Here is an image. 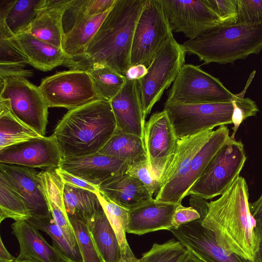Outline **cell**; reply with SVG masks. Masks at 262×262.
I'll return each mask as SVG.
<instances>
[{
	"mask_svg": "<svg viewBox=\"0 0 262 262\" xmlns=\"http://www.w3.org/2000/svg\"><path fill=\"white\" fill-rule=\"evenodd\" d=\"M146 0H116L98 31L80 56L63 65L87 71L108 67L125 77L130 67L134 31Z\"/></svg>",
	"mask_w": 262,
	"mask_h": 262,
	"instance_id": "cell-1",
	"label": "cell"
},
{
	"mask_svg": "<svg viewBox=\"0 0 262 262\" xmlns=\"http://www.w3.org/2000/svg\"><path fill=\"white\" fill-rule=\"evenodd\" d=\"M248 199L247 182L239 176L220 198L207 202L202 224L225 250L254 260L259 237Z\"/></svg>",
	"mask_w": 262,
	"mask_h": 262,
	"instance_id": "cell-2",
	"label": "cell"
},
{
	"mask_svg": "<svg viewBox=\"0 0 262 262\" xmlns=\"http://www.w3.org/2000/svg\"><path fill=\"white\" fill-rule=\"evenodd\" d=\"M116 128L110 102L100 99L69 111L52 136L63 158L80 157L98 152Z\"/></svg>",
	"mask_w": 262,
	"mask_h": 262,
	"instance_id": "cell-3",
	"label": "cell"
},
{
	"mask_svg": "<svg viewBox=\"0 0 262 262\" xmlns=\"http://www.w3.org/2000/svg\"><path fill=\"white\" fill-rule=\"evenodd\" d=\"M182 45L186 53L196 55L204 64L233 63L262 51V23L220 24Z\"/></svg>",
	"mask_w": 262,
	"mask_h": 262,
	"instance_id": "cell-4",
	"label": "cell"
},
{
	"mask_svg": "<svg viewBox=\"0 0 262 262\" xmlns=\"http://www.w3.org/2000/svg\"><path fill=\"white\" fill-rule=\"evenodd\" d=\"M186 54L183 45L172 35L156 53L147 68V74L138 80L145 118L173 82L185 64Z\"/></svg>",
	"mask_w": 262,
	"mask_h": 262,
	"instance_id": "cell-5",
	"label": "cell"
},
{
	"mask_svg": "<svg viewBox=\"0 0 262 262\" xmlns=\"http://www.w3.org/2000/svg\"><path fill=\"white\" fill-rule=\"evenodd\" d=\"M246 160L243 143L230 137L210 162L188 195L206 200L222 195L239 177Z\"/></svg>",
	"mask_w": 262,
	"mask_h": 262,
	"instance_id": "cell-6",
	"label": "cell"
},
{
	"mask_svg": "<svg viewBox=\"0 0 262 262\" xmlns=\"http://www.w3.org/2000/svg\"><path fill=\"white\" fill-rule=\"evenodd\" d=\"M0 101L20 121L45 137L49 106L38 86L24 78H0Z\"/></svg>",
	"mask_w": 262,
	"mask_h": 262,
	"instance_id": "cell-7",
	"label": "cell"
},
{
	"mask_svg": "<svg viewBox=\"0 0 262 262\" xmlns=\"http://www.w3.org/2000/svg\"><path fill=\"white\" fill-rule=\"evenodd\" d=\"M167 94L164 104L230 102L237 97L218 78L191 64L183 65Z\"/></svg>",
	"mask_w": 262,
	"mask_h": 262,
	"instance_id": "cell-8",
	"label": "cell"
},
{
	"mask_svg": "<svg viewBox=\"0 0 262 262\" xmlns=\"http://www.w3.org/2000/svg\"><path fill=\"white\" fill-rule=\"evenodd\" d=\"M173 35L161 0H146L136 25L130 54V66L148 67L156 53Z\"/></svg>",
	"mask_w": 262,
	"mask_h": 262,
	"instance_id": "cell-9",
	"label": "cell"
},
{
	"mask_svg": "<svg viewBox=\"0 0 262 262\" xmlns=\"http://www.w3.org/2000/svg\"><path fill=\"white\" fill-rule=\"evenodd\" d=\"M49 107L72 110L101 99L88 72L75 69L43 79L38 86Z\"/></svg>",
	"mask_w": 262,
	"mask_h": 262,
	"instance_id": "cell-10",
	"label": "cell"
},
{
	"mask_svg": "<svg viewBox=\"0 0 262 262\" xmlns=\"http://www.w3.org/2000/svg\"><path fill=\"white\" fill-rule=\"evenodd\" d=\"M177 138L216 126L232 124L233 101L200 104H164Z\"/></svg>",
	"mask_w": 262,
	"mask_h": 262,
	"instance_id": "cell-11",
	"label": "cell"
},
{
	"mask_svg": "<svg viewBox=\"0 0 262 262\" xmlns=\"http://www.w3.org/2000/svg\"><path fill=\"white\" fill-rule=\"evenodd\" d=\"M213 132V129H208L178 140L172 158L160 179V188L155 199L156 201L181 204L179 199L180 191L191 162Z\"/></svg>",
	"mask_w": 262,
	"mask_h": 262,
	"instance_id": "cell-12",
	"label": "cell"
},
{
	"mask_svg": "<svg viewBox=\"0 0 262 262\" xmlns=\"http://www.w3.org/2000/svg\"><path fill=\"white\" fill-rule=\"evenodd\" d=\"M178 140L164 109L152 114L145 122L143 141L148 164L152 174L159 183L174 155Z\"/></svg>",
	"mask_w": 262,
	"mask_h": 262,
	"instance_id": "cell-13",
	"label": "cell"
},
{
	"mask_svg": "<svg viewBox=\"0 0 262 262\" xmlns=\"http://www.w3.org/2000/svg\"><path fill=\"white\" fill-rule=\"evenodd\" d=\"M203 218L201 216L169 231L190 253L203 262H255L223 249L213 233L202 225Z\"/></svg>",
	"mask_w": 262,
	"mask_h": 262,
	"instance_id": "cell-14",
	"label": "cell"
},
{
	"mask_svg": "<svg viewBox=\"0 0 262 262\" xmlns=\"http://www.w3.org/2000/svg\"><path fill=\"white\" fill-rule=\"evenodd\" d=\"M62 158L52 135L32 139L0 150V163L45 170L58 168Z\"/></svg>",
	"mask_w": 262,
	"mask_h": 262,
	"instance_id": "cell-15",
	"label": "cell"
},
{
	"mask_svg": "<svg viewBox=\"0 0 262 262\" xmlns=\"http://www.w3.org/2000/svg\"><path fill=\"white\" fill-rule=\"evenodd\" d=\"M172 32L193 38L208 28L222 24L205 0H161Z\"/></svg>",
	"mask_w": 262,
	"mask_h": 262,
	"instance_id": "cell-16",
	"label": "cell"
},
{
	"mask_svg": "<svg viewBox=\"0 0 262 262\" xmlns=\"http://www.w3.org/2000/svg\"><path fill=\"white\" fill-rule=\"evenodd\" d=\"M59 167L99 188L107 180L126 173L129 164L125 160L97 152L63 157Z\"/></svg>",
	"mask_w": 262,
	"mask_h": 262,
	"instance_id": "cell-17",
	"label": "cell"
},
{
	"mask_svg": "<svg viewBox=\"0 0 262 262\" xmlns=\"http://www.w3.org/2000/svg\"><path fill=\"white\" fill-rule=\"evenodd\" d=\"M0 173L19 194L30 216L51 213L40 171L24 166L0 163Z\"/></svg>",
	"mask_w": 262,
	"mask_h": 262,
	"instance_id": "cell-18",
	"label": "cell"
},
{
	"mask_svg": "<svg viewBox=\"0 0 262 262\" xmlns=\"http://www.w3.org/2000/svg\"><path fill=\"white\" fill-rule=\"evenodd\" d=\"M118 130L143 140L145 117L142 107L138 80L127 79L110 101Z\"/></svg>",
	"mask_w": 262,
	"mask_h": 262,
	"instance_id": "cell-19",
	"label": "cell"
},
{
	"mask_svg": "<svg viewBox=\"0 0 262 262\" xmlns=\"http://www.w3.org/2000/svg\"><path fill=\"white\" fill-rule=\"evenodd\" d=\"M72 0H45L31 22L28 32L36 38L61 49L64 36L63 16Z\"/></svg>",
	"mask_w": 262,
	"mask_h": 262,
	"instance_id": "cell-20",
	"label": "cell"
},
{
	"mask_svg": "<svg viewBox=\"0 0 262 262\" xmlns=\"http://www.w3.org/2000/svg\"><path fill=\"white\" fill-rule=\"evenodd\" d=\"M12 233L19 245L18 259H34L39 262H69L53 246L26 221L15 222L11 225Z\"/></svg>",
	"mask_w": 262,
	"mask_h": 262,
	"instance_id": "cell-21",
	"label": "cell"
},
{
	"mask_svg": "<svg viewBox=\"0 0 262 262\" xmlns=\"http://www.w3.org/2000/svg\"><path fill=\"white\" fill-rule=\"evenodd\" d=\"M99 191L128 211L155 200L142 182L127 173L105 181L99 186Z\"/></svg>",
	"mask_w": 262,
	"mask_h": 262,
	"instance_id": "cell-22",
	"label": "cell"
},
{
	"mask_svg": "<svg viewBox=\"0 0 262 262\" xmlns=\"http://www.w3.org/2000/svg\"><path fill=\"white\" fill-rule=\"evenodd\" d=\"M179 204L155 200L129 211L127 232L141 235L159 230H170L172 217Z\"/></svg>",
	"mask_w": 262,
	"mask_h": 262,
	"instance_id": "cell-23",
	"label": "cell"
},
{
	"mask_svg": "<svg viewBox=\"0 0 262 262\" xmlns=\"http://www.w3.org/2000/svg\"><path fill=\"white\" fill-rule=\"evenodd\" d=\"M15 38L29 64L35 69L45 72L63 65L67 56L62 49L36 38L29 32L19 34Z\"/></svg>",
	"mask_w": 262,
	"mask_h": 262,
	"instance_id": "cell-24",
	"label": "cell"
},
{
	"mask_svg": "<svg viewBox=\"0 0 262 262\" xmlns=\"http://www.w3.org/2000/svg\"><path fill=\"white\" fill-rule=\"evenodd\" d=\"M230 138L229 129L226 125H222L214 130L208 140L194 156L179 194L181 202L187 195L190 188L202 176L208 165Z\"/></svg>",
	"mask_w": 262,
	"mask_h": 262,
	"instance_id": "cell-25",
	"label": "cell"
},
{
	"mask_svg": "<svg viewBox=\"0 0 262 262\" xmlns=\"http://www.w3.org/2000/svg\"><path fill=\"white\" fill-rule=\"evenodd\" d=\"M111 10L80 19L64 33L61 49L67 56L65 61L83 54L86 46L96 34Z\"/></svg>",
	"mask_w": 262,
	"mask_h": 262,
	"instance_id": "cell-26",
	"label": "cell"
},
{
	"mask_svg": "<svg viewBox=\"0 0 262 262\" xmlns=\"http://www.w3.org/2000/svg\"><path fill=\"white\" fill-rule=\"evenodd\" d=\"M45 0H0V21L16 36L28 32Z\"/></svg>",
	"mask_w": 262,
	"mask_h": 262,
	"instance_id": "cell-27",
	"label": "cell"
},
{
	"mask_svg": "<svg viewBox=\"0 0 262 262\" xmlns=\"http://www.w3.org/2000/svg\"><path fill=\"white\" fill-rule=\"evenodd\" d=\"M86 224L103 262H118L121 257L120 248L103 209Z\"/></svg>",
	"mask_w": 262,
	"mask_h": 262,
	"instance_id": "cell-28",
	"label": "cell"
},
{
	"mask_svg": "<svg viewBox=\"0 0 262 262\" xmlns=\"http://www.w3.org/2000/svg\"><path fill=\"white\" fill-rule=\"evenodd\" d=\"M63 200L69 219L86 223L102 209L97 194L64 184Z\"/></svg>",
	"mask_w": 262,
	"mask_h": 262,
	"instance_id": "cell-29",
	"label": "cell"
},
{
	"mask_svg": "<svg viewBox=\"0 0 262 262\" xmlns=\"http://www.w3.org/2000/svg\"><path fill=\"white\" fill-rule=\"evenodd\" d=\"M98 153L125 160L129 165L147 159L143 140L117 129Z\"/></svg>",
	"mask_w": 262,
	"mask_h": 262,
	"instance_id": "cell-30",
	"label": "cell"
},
{
	"mask_svg": "<svg viewBox=\"0 0 262 262\" xmlns=\"http://www.w3.org/2000/svg\"><path fill=\"white\" fill-rule=\"evenodd\" d=\"M41 137L17 119L8 106L0 101V150Z\"/></svg>",
	"mask_w": 262,
	"mask_h": 262,
	"instance_id": "cell-31",
	"label": "cell"
},
{
	"mask_svg": "<svg viewBox=\"0 0 262 262\" xmlns=\"http://www.w3.org/2000/svg\"><path fill=\"white\" fill-rule=\"evenodd\" d=\"M27 222L37 230L48 234L53 246L66 257L69 262H83L78 246L73 244L61 229L56 224L52 214L45 216H31Z\"/></svg>",
	"mask_w": 262,
	"mask_h": 262,
	"instance_id": "cell-32",
	"label": "cell"
},
{
	"mask_svg": "<svg viewBox=\"0 0 262 262\" xmlns=\"http://www.w3.org/2000/svg\"><path fill=\"white\" fill-rule=\"evenodd\" d=\"M86 72L99 98L109 101L120 91L127 80L125 76L108 67H97Z\"/></svg>",
	"mask_w": 262,
	"mask_h": 262,
	"instance_id": "cell-33",
	"label": "cell"
},
{
	"mask_svg": "<svg viewBox=\"0 0 262 262\" xmlns=\"http://www.w3.org/2000/svg\"><path fill=\"white\" fill-rule=\"evenodd\" d=\"M30 216L19 194L0 173V223L6 219L26 221Z\"/></svg>",
	"mask_w": 262,
	"mask_h": 262,
	"instance_id": "cell-34",
	"label": "cell"
},
{
	"mask_svg": "<svg viewBox=\"0 0 262 262\" xmlns=\"http://www.w3.org/2000/svg\"><path fill=\"white\" fill-rule=\"evenodd\" d=\"M116 0H72L62 20L64 32L83 18L104 13L112 9Z\"/></svg>",
	"mask_w": 262,
	"mask_h": 262,
	"instance_id": "cell-35",
	"label": "cell"
},
{
	"mask_svg": "<svg viewBox=\"0 0 262 262\" xmlns=\"http://www.w3.org/2000/svg\"><path fill=\"white\" fill-rule=\"evenodd\" d=\"M96 194L115 232L122 256L130 249L126 237L129 220V211L110 200L99 191Z\"/></svg>",
	"mask_w": 262,
	"mask_h": 262,
	"instance_id": "cell-36",
	"label": "cell"
},
{
	"mask_svg": "<svg viewBox=\"0 0 262 262\" xmlns=\"http://www.w3.org/2000/svg\"><path fill=\"white\" fill-rule=\"evenodd\" d=\"M188 252L180 242L171 238L163 244L154 243L138 262H182Z\"/></svg>",
	"mask_w": 262,
	"mask_h": 262,
	"instance_id": "cell-37",
	"label": "cell"
},
{
	"mask_svg": "<svg viewBox=\"0 0 262 262\" xmlns=\"http://www.w3.org/2000/svg\"><path fill=\"white\" fill-rule=\"evenodd\" d=\"M73 227L83 262H103L92 239L88 224L69 219Z\"/></svg>",
	"mask_w": 262,
	"mask_h": 262,
	"instance_id": "cell-38",
	"label": "cell"
},
{
	"mask_svg": "<svg viewBox=\"0 0 262 262\" xmlns=\"http://www.w3.org/2000/svg\"><path fill=\"white\" fill-rule=\"evenodd\" d=\"M27 64L28 60L17 44L15 36L0 37V65L25 68Z\"/></svg>",
	"mask_w": 262,
	"mask_h": 262,
	"instance_id": "cell-39",
	"label": "cell"
},
{
	"mask_svg": "<svg viewBox=\"0 0 262 262\" xmlns=\"http://www.w3.org/2000/svg\"><path fill=\"white\" fill-rule=\"evenodd\" d=\"M244 90L237 94V97L233 100L234 110L232 114V124H233V133L230 136L234 139V136L241 123L248 117L255 116L259 111L258 106L255 101L249 98H244Z\"/></svg>",
	"mask_w": 262,
	"mask_h": 262,
	"instance_id": "cell-40",
	"label": "cell"
},
{
	"mask_svg": "<svg viewBox=\"0 0 262 262\" xmlns=\"http://www.w3.org/2000/svg\"><path fill=\"white\" fill-rule=\"evenodd\" d=\"M205 2L217 16L222 24L232 25L237 23V0H205Z\"/></svg>",
	"mask_w": 262,
	"mask_h": 262,
	"instance_id": "cell-41",
	"label": "cell"
},
{
	"mask_svg": "<svg viewBox=\"0 0 262 262\" xmlns=\"http://www.w3.org/2000/svg\"><path fill=\"white\" fill-rule=\"evenodd\" d=\"M236 23L255 24L262 23V0H237Z\"/></svg>",
	"mask_w": 262,
	"mask_h": 262,
	"instance_id": "cell-42",
	"label": "cell"
},
{
	"mask_svg": "<svg viewBox=\"0 0 262 262\" xmlns=\"http://www.w3.org/2000/svg\"><path fill=\"white\" fill-rule=\"evenodd\" d=\"M126 173L142 182L151 196L158 191L160 183L152 174L147 159L129 165Z\"/></svg>",
	"mask_w": 262,
	"mask_h": 262,
	"instance_id": "cell-43",
	"label": "cell"
},
{
	"mask_svg": "<svg viewBox=\"0 0 262 262\" xmlns=\"http://www.w3.org/2000/svg\"><path fill=\"white\" fill-rule=\"evenodd\" d=\"M201 217L199 211L193 207H185L179 204L176 208L172 217L173 228L196 220Z\"/></svg>",
	"mask_w": 262,
	"mask_h": 262,
	"instance_id": "cell-44",
	"label": "cell"
},
{
	"mask_svg": "<svg viewBox=\"0 0 262 262\" xmlns=\"http://www.w3.org/2000/svg\"><path fill=\"white\" fill-rule=\"evenodd\" d=\"M55 170L64 184H68L75 187L86 189L96 193L99 191V188L98 187L61 169L59 167L55 169Z\"/></svg>",
	"mask_w": 262,
	"mask_h": 262,
	"instance_id": "cell-45",
	"label": "cell"
},
{
	"mask_svg": "<svg viewBox=\"0 0 262 262\" xmlns=\"http://www.w3.org/2000/svg\"><path fill=\"white\" fill-rule=\"evenodd\" d=\"M32 76V71L25 69V68L18 66L0 65V78L17 77L27 79Z\"/></svg>",
	"mask_w": 262,
	"mask_h": 262,
	"instance_id": "cell-46",
	"label": "cell"
},
{
	"mask_svg": "<svg viewBox=\"0 0 262 262\" xmlns=\"http://www.w3.org/2000/svg\"><path fill=\"white\" fill-rule=\"evenodd\" d=\"M250 212L256 222L258 230L262 229V193L258 199L249 204Z\"/></svg>",
	"mask_w": 262,
	"mask_h": 262,
	"instance_id": "cell-47",
	"label": "cell"
},
{
	"mask_svg": "<svg viewBox=\"0 0 262 262\" xmlns=\"http://www.w3.org/2000/svg\"><path fill=\"white\" fill-rule=\"evenodd\" d=\"M147 67L142 64L130 66L127 70L125 77L128 80H139L147 73Z\"/></svg>",
	"mask_w": 262,
	"mask_h": 262,
	"instance_id": "cell-48",
	"label": "cell"
},
{
	"mask_svg": "<svg viewBox=\"0 0 262 262\" xmlns=\"http://www.w3.org/2000/svg\"><path fill=\"white\" fill-rule=\"evenodd\" d=\"M15 257L12 256L6 248L3 243L2 238H0V262H14Z\"/></svg>",
	"mask_w": 262,
	"mask_h": 262,
	"instance_id": "cell-49",
	"label": "cell"
},
{
	"mask_svg": "<svg viewBox=\"0 0 262 262\" xmlns=\"http://www.w3.org/2000/svg\"><path fill=\"white\" fill-rule=\"evenodd\" d=\"M259 234V243L258 249L254 257L255 262H262V229L258 230Z\"/></svg>",
	"mask_w": 262,
	"mask_h": 262,
	"instance_id": "cell-50",
	"label": "cell"
},
{
	"mask_svg": "<svg viewBox=\"0 0 262 262\" xmlns=\"http://www.w3.org/2000/svg\"><path fill=\"white\" fill-rule=\"evenodd\" d=\"M138 259L134 254L131 249L128 250L125 254L121 256L118 262H138Z\"/></svg>",
	"mask_w": 262,
	"mask_h": 262,
	"instance_id": "cell-51",
	"label": "cell"
},
{
	"mask_svg": "<svg viewBox=\"0 0 262 262\" xmlns=\"http://www.w3.org/2000/svg\"><path fill=\"white\" fill-rule=\"evenodd\" d=\"M189 252V251H188ZM182 262H203L199 258L193 255L192 254L188 252L186 258Z\"/></svg>",
	"mask_w": 262,
	"mask_h": 262,
	"instance_id": "cell-52",
	"label": "cell"
},
{
	"mask_svg": "<svg viewBox=\"0 0 262 262\" xmlns=\"http://www.w3.org/2000/svg\"><path fill=\"white\" fill-rule=\"evenodd\" d=\"M14 262H39L34 259H18L16 258V260Z\"/></svg>",
	"mask_w": 262,
	"mask_h": 262,
	"instance_id": "cell-53",
	"label": "cell"
}]
</instances>
